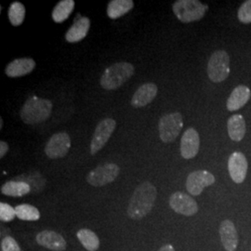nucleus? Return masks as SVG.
Masks as SVG:
<instances>
[{
	"label": "nucleus",
	"instance_id": "obj_14",
	"mask_svg": "<svg viewBox=\"0 0 251 251\" xmlns=\"http://www.w3.org/2000/svg\"><path fill=\"white\" fill-rule=\"evenodd\" d=\"M36 240L39 246L50 251H63L66 250L67 247V243L63 235L50 230H45L37 233Z\"/></svg>",
	"mask_w": 251,
	"mask_h": 251
},
{
	"label": "nucleus",
	"instance_id": "obj_21",
	"mask_svg": "<svg viewBox=\"0 0 251 251\" xmlns=\"http://www.w3.org/2000/svg\"><path fill=\"white\" fill-rule=\"evenodd\" d=\"M31 192L29 183L24 180H10L1 186V193L11 198H22Z\"/></svg>",
	"mask_w": 251,
	"mask_h": 251
},
{
	"label": "nucleus",
	"instance_id": "obj_24",
	"mask_svg": "<svg viewBox=\"0 0 251 251\" xmlns=\"http://www.w3.org/2000/svg\"><path fill=\"white\" fill-rule=\"evenodd\" d=\"M76 236L82 246L88 251H97L100 248V239L98 235L90 229H80Z\"/></svg>",
	"mask_w": 251,
	"mask_h": 251
},
{
	"label": "nucleus",
	"instance_id": "obj_13",
	"mask_svg": "<svg viewBox=\"0 0 251 251\" xmlns=\"http://www.w3.org/2000/svg\"><path fill=\"white\" fill-rule=\"evenodd\" d=\"M200 148V138L198 130L190 127L180 140V154L184 159H192L197 156Z\"/></svg>",
	"mask_w": 251,
	"mask_h": 251
},
{
	"label": "nucleus",
	"instance_id": "obj_32",
	"mask_svg": "<svg viewBox=\"0 0 251 251\" xmlns=\"http://www.w3.org/2000/svg\"><path fill=\"white\" fill-rule=\"evenodd\" d=\"M2 126H3V120H2V118L0 119V127L2 128Z\"/></svg>",
	"mask_w": 251,
	"mask_h": 251
},
{
	"label": "nucleus",
	"instance_id": "obj_27",
	"mask_svg": "<svg viewBox=\"0 0 251 251\" xmlns=\"http://www.w3.org/2000/svg\"><path fill=\"white\" fill-rule=\"evenodd\" d=\"M238 20L243 24H251V0L245 1L237 11Z\"/></svg>",
	"mask_w": 251,
	"mask_h": 251
},
{
	"label": "nucleus",
	"instance_id": "obj_2",
	"mask_svg": "<svg viewBox=\"0 0 251 251\" xmlns=\"http://www.w3.org/2000/svg\"><path fill=\"white\" fill-rule=\"evenodd\" d=\"M52 107V102L50 100L32 96L23 105L20 117L28 125L42 123L50 117Z\"/></svg>",
	"mask_w": 251,
	"mask_h": 251
},
{
	"label": "nucleus",
	"instance_id": "obj_17",
	"mask_svg": "<svg viewBox=\"0 0 251 251\" xmlns=\"http://www.w3.org/2000/svg\"><path fill=\"white\" fill-rule=\"evenodd\" d=\"M220 235L225 251H236L238 246V234L232 221L225 220L221 224Z\"/></svg>",
	"mask_w": 251,
	"mask_h": 251
},
{
	"label": "nucleus",
	"instance_id": "obj_18",
	"mask_svg": "<svg viewBox=\"0 0 251 251\" xmlns=\"http://www.w3.org/2000/svg\"><path fill=\"white\" fill-rule=\"evenodd\" d=\"M251 91L249 87L245 85H239L233 89L227 100L226 106L228 111L235 112L244 107L247 102L251 100Z\"/></svg>",
	"mask_w": 251,
	"mask_h": 251
},
{
	"label": "nucleus",
	"instance_id": "obj_30",
	"mask_svg": "<svg viewBox=\"0 0 251 251\" xmlns=\"http://www.w3.org/2000/svg\"><path fill=\"white\" fill-rule=\"evenodd\" d=\"M9 144L4 141L0 142V158H3L9 151Z\"/></svg>",
	"mask_w": 251,
	"mask_h": 251
},
{
	"label": "nucleus",
	"instance_id": "obj_25",
	"mask_svg": "<svg viewBox=\"0 0 251 251\" xmlns=\"http://www.w3.org/2000/svg\"><path fill=\"white\" fill-rule=\"evenodd\" d=\"M25 7L19 1L12 2L9 6L8 15L9 23L13 26H20L25 19Z\"/></svg>",
	"mask_w": 251,
	"mask_h": 251
},
{
	"label": "nucleus",
	"instance_id": "obj_28",
	"mask_svg": "<svg viewBox=\"0 0 251 251\" xmlns=\"http://www.w3.org/2000/svg\"><path fill=\"white\" fill-rule=\"evenodd\" d=\"M16 217L15 208L6 203H0V220L2 222H11Z\"/></svg>",
	"mask_w": 251,
	"mask_h": 251
},
{
	"label": "nucleus",
	"instance_id": "obj_26",
	"mask_svg": "<svg viewBox=\"0 0 251 251\" xmlns=\"http://www.w3.org/2000/svg\"><path fill=\"white\" fill-rule=\"evenodd\" d=\"M16 217L22 221L36 222L40 219V212L36 206L29 204H22L15 207Z\"/></svg>",
	"mask_w": 251,
	"mask_h": 251
},
{
	"label": "nucleus",
	"instance_id": "obj_1",
	"mask_svg": "<svg viewBox=\"0 0 251 251\" xmlns=\"http://www.w3.org/2000/svg\"><path fill=\"white\" fill-rule=\"evenodd\" d=\"M157 191L150 181H144L137 188L129 200L127 206V215L134 220L140 221L148 215L152 209Z\"/></svg>",
	"mask_w": 251,
	"mask_h": 251
},
{
	"label": "nucleus",
	"instance_id": "obj_5",
	"mask_svg": "<svg viewBox=\"0 0 251 251\" xmlns=\"http://www.w3.org/2000/svg\"><path fill=\"white\" fill-rule=\"evenodd\" d=\"M206 71L213 83L225 81L230 74V56L224 50H216L209 58Z\"/></svg>",
	"mask_w": 251,
	"mask_h": 251
},
{
	"label": "nucleus",
	"instance_id": "obj_31",
	"mask_svg": "<svg viewBox=\"0 0 251 251\" xmlns=\"http://www.w3.org/2000/svg\"><path fill=\"white\" fill-rule=\"evenodd\" d=\"M158 251H175V249L173 248V246L171 244H168V245H165L163 246L162 248H160V250Z\"/></svg>",
	"mask_w": 251,
	"mask_h": 251
},
{
	"label": "nucleus",
	"instance_id": "obj_29",
	"mask_svg": "<svg viewBox=\"0 0 251 251\" xmlns=\"http://www.w3.org/2000/svg\"><path fill=\"white\" fill-rule=\"evenodd\" d=\"M2 251H21L18 243L11 236H5L1 242Z\"/></svg>",
	"mask_w": 251,
	"mask_h": 251
},
{
	"label": "nucleus",
	"instance_id": "obj_3",
	"mask_svg": "<svg viewBox=\"0 0 251 251\" xmlns=\"http://www.w3.org/2000/svg\"><path fill=\"white\" fill-rule=\"evenodd\" d=\"M134 66L129 63L121 62L109 66L100 76V83L104 90H117L123 86L134 75Z\"/></svg>",
	"mask_w": 251,
	"mask_h": 251
},
{
	"label": "nucleus",
	"instance_id": "obj_9",
	"mask_svg": "<svg viewBox=\"0 0 251 251\" xmlns=\"http://www.w3.org/2000/svg\"><path fill=\"white\" fill-rule=\"evenodd\" d=\"M71 148V138L66 132H58L52 135L45 146L47 156L50 159L64 157Z\"/></svg>",
	"mask_w": 251,
	"mask_h": 251
},
{
	"label": "nucleus",
	"instance_id": "obj_7",
	"mask_svg": "<svg viewBox=\"0 0 251 251\" xmlns=\"http://www.w3.org/2000/svg\"><path fill=\"white\" fill-rule=\"evenodd\" d=\"M119 172L120 169L117 164L106 163L98 166L94 170L90 171L87 175L86 179L90 185L95 187H100L113 182L117 179Z\"/></svg>",
	"mask_w": 251,
	"mask_h": 251
},
{
	"label": "nucleus",
	"instance_id": "obj_10",
	"mask_svg": "<svg viewBox=\"0 0 251 251\" xmlns=\"http://www.w3.org/2000/svg\"><path fill=\"white\" fill-rule=\"evenodd\" d=\"M170 206L178 214L184 216H194L198 211L197 201L189 195L182 192H176L170 198Z\"/></svg>",
	"mask_w": 251,
	"mask_h": 251
},
{
	"label": "nucleus",
	"instance_id": "obj_12",
	"mask_svg": "<svg viewBox=\"0 0 251 251\" xmlns=\"http://www.w3.org/2000/svg\"><path fill=\"white\" fill-rule=\"evenodd\" d=\"M249 163L246 155L241 152H233L228 160V171L235 183H242L247 177Z\"/></svg>",
	"mask_w": 251,
	"mask_h": 251
},
{
	"label": "nucleus",
	"instance_id": "obj_8",
	"mask_svg": "<svg viewBox=\"0 0 251 251\" xmlns=\"http://www.w3.org/2000/svg\"><path fill=\"white\" fill-rule=\"evenodd\" d=\"M116 126L117 122L113 118H104L97 125L90 144V153L92 155L96 154L107 144Z\"/></svg>",
	"mask_w": 251,
	"mask_h": 251
},
{
	"label": "nucleus",
	"instance_id": "obj_20",
	"mask_svg": "<svg viewBox=\"0 0 251 251\" xmlns=\"http://www.w3.org/2000/svg\"><path fill=\"white\" fill-rule=\"evenodd\" d=\"M227 129L230 139L233 142H241L247 131L246 121L242 115H233L227 121Z\"/></svg>",
	"mask_w": 251,
	"mask_h": 251
},
{
	"label": "nucleus",
	"instance_id": "obj_16",
	"mask_svg": "<svg viewBox=\"0 0 251 251\" xmlns=\"http://www.w3.org/2000/svg\"><path fill=\"white\" fill-rule=\"evenodd\" d=\"M158 88L153 83H146L136 90L130 104L134 108H142L151 103L157 95Z\"/></svg>",
	"mask_w": 251,
	"mask_h": 251
},
{
	"label": "nucleus",
	"instance_id": "obj_11",
	"mask_svg": "<svg viewBox=\"0 0 251 251\" xmlns=\"http://www.w3.org/2000/svg\"><path fill=\"white\" fill-rule=\"evenodd\" d=\"M215 180L214 175L208 171H194L187 177L186 189L192 196L198 197L204 189L212 185Z\"/></svg>",
	"mask_w": 251,
	"mask_h": 251
},
{
	"label": "nucleus",
	"instance_id": "obj_23",
	"mask_svg": "<svg viewBox=\"0 0 251 251\" xmlns=\"http://www.w3.org/2000/svg\"><path fill=\"white\" fill-rule=\"evenodd\" d=\"M75 3L74 0H62L54 7L51 16L52 20L57 24H61L69 18L73 10L75 9Z\"/></svg>",
	"mask_w": 251,
	"mask_h": 251
},
{
	"label": "nucleus",
	"instance_id": "obj_15",
	"mask_svg": "<svg viewBox=\"0 0 251 251\" xmlns=\"http://www.w3.org/2000/svg\"><path fill=\"white\" fill-rule=\"evenodd\" d=\"M36 68V62L32 58H18L13 60L12 62L8 63V65L5 68L6 75L11 77H22L28 74L33 72Z\"/></svg>",
	"mask_w": 251,
	"mask_h": 251
},
{
	"label": "nucleus",
	"instance_id": "obj_4",
	"mask_svg": "<svg viewBox=\"0 0 251 251\" xmlns=\"http://www.w3.org/2000/svg\"><path fill=\"white\" fill-rule=\"evenodd\" d=\"M207 9L208 6L198 0H178L172 5L174 15L183 24L200 21L206 15Z\"/></svg>",
	"mask_w": 251,
	"mask_h": 251
},
{
	"label": "nucleus",
	"instance_id": "obj_22",
	"mask_svg": "<svg viewBox=\"0 0 251 251\" xmlns=\"http://www.w3.org/2000/svg\"><path fill=\"white\" fill-rule=\"evenodd\" d=\"M134 7L132 0H111L108 3L107 16L112 20L120 18Z\"/></svg>",
	"mask_w": 251,
	"mask_h": 251
},
{
	"label": "nucleus",
	"instance_id": "obj_6",
	"mask_svg": "<svg viewBox=\"0 0 251 251\" xmlns=\"http://www.w3.org/2000/svg\"><path fill=\"white\" fill-rule=\"evenodd\" d=\"M183 127V117L178 112L164 115L158 123L159 137L165 144H171L179 136Z\"/></svg>",
	"mask_w": 251,
	"mask_h": 251
},
{
	"label": "nucleus",
	"instance_id": "obj_19",
	"mask_svg": "<svg viewBox=\"0 0 251 251\" xmlns=\"http://www.w3.org/2000/svg\"><path fill=\"white\" fill-rule=\"evenodd\" d=\"M90 28V20L88 17H82L76 20L66 32L65 40L69 43H77L87 36Z\"/></svg>",
	"mask_w": 251,
	"mask_h": 251
}]
</instances>
